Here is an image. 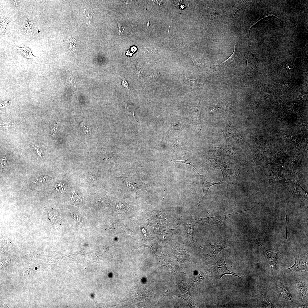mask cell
Returning <instances> with one entry per match:
<instances>
[{"instance_id":"cell-20","label":"cell","mask_w":308,"mask_h":308,"mask_svg":"<svg viewBox=\"0 0 308 308\" xmlns=\"http://www.w3.org/2000/svg\"><path fill=\"white\" fill-rule=\"evenodd\" d=\"M125 109L127 113L130 116H132L134 118L135 120L134 115V106H133L132 105L127 104L125 105Z\"/></svg>"},{"instance_id":"cell-12","label":"cell","mask_w":308,"mask_h":308,"mask_svg":"<svg viewBox=\"0 0 308 308\" xmlns=\"http://www.w3.org/2000/svg\"><path fill=\"white\" fill-rule=\"evenodd\" d=\"M171 253L178 259L185 258L188 255L185 252L183 246L179 244L175 248L172 249Z\"/></svg>"},{"instance_id":"cell-21","label":"cell","mask_w":308,"mask_h":308,"mask_svg":"<svg viewBox=\"0 0 308 308\" xmlns=\"http://www.w3.org/2000/svg\"><path fill=\"white\" fill-rule=\"evenodd\" d=\"M171 161L173 162V164L177 163H185L187 164L190 165L193 168L194 170L196 171H197V170L196 169L194 163L192 162L190 159H188L186 160L183 161H175L171 160Z\"/></svg>"},{"instance_id":"cell-4","label":"cell","mask_w":308,"mask_h":308,"mask_svg":"<svg viewBox=\"0 0 308 308\" xmlns=\"http://www.w3.org/2000/svg\"><path fill=\"white\" fill-rule=\"evenodd\" d=\"M292 254L295 259V262L292 267L283 270V273H288L295 271H307L308 270L307 259V257L302 255L298 254L294 252Z\"/></svg>"},{"instance_id":"cell-26","label":"cell","mask_w":308,"mask_h":308,"mask_svg":"<svg viewBox=\"0 0 308 308\" xmlns=\"http://www.w3.org/2000/svg\"><path fill=\"white\" fill-rule=\"evenodd\" d=\"M58 125L56 124H55L54 126V128L51 131V135L52 136H54V133H56V130L58 127Z\"/></svg>"},{"instance_id":"cell-16","label":"cell","mask_w":308,"mask_h":308,"mask_svg":"<svg viewBox=\"0 0 308 308\" xmlns=\"http://www.w3.org/2000/svg\"><path fill=\"white\" fill-rule=\"evenodd\" d=\"M50 220L52 222H60L61 217L58 212L56 211H52L49 213V215Z\"/></svg>"},{"instance_id":"cell-11","label":"cell","mask_w":308,"mask_h":308,"mask_svg":"<svg viewBox=\"0 0 308 308\" xmlns=\"http://www.w3.org/2000/svg\"><path fill=\"white\" fill-rule=\"evenodd\" d=\"M279 292L281 297L287 300H291V294L289 289L283 284L281 283L278 287Z\"/></svg>"},{"instance_id":"cell-19","label":"cell","mask_w":308,"mask_h":308,"mask_svg":"<svg viewBox=\"0 0 308 308\" xmlns=\"http://www.w3.org/2000/svg\"><path fill=\"white\" fill-rule=\"evenodd\" d=\"M199 78L196 79H191L188 78L183 77V82L190 86H195L197 84Z\"/></svg>"},{"instance_id":"cell-1","label":"cell","mask_w":308,"mask_h":308,"mask_svg":"<svg viewBox=\"0 0 308 308\" xmlns=\"http://www.w3.org/2000/svg\"><path fill=\"white\" fill-rule=\"evenodd\" d=\"M247 144L252 151V156L256 164H258L268 154L270 143L263 136L255 135Z\"/></svg>"},{"instance_id":"cell-24","label":"cell","mask_w":308,"mask_h":308,"mask_svg":"<svg viewBox=\"0 0 308 308\" xmlns=\"http://www.w3.org/2000/svg\"><path fill=\"white\" fill-rule=\"evenodd\" d=\"M7 158L5 157L1 158L0 160V165L2 168H3L6 166Z\"/></svg>"},{"instance_id":"cell-28","label":"cell","mask_w":308,"mask_h":308,"mask_svg":"<svg viewBox=\"0 0 308 308\" xmlns=\"http://www.w3.org/2000/svg\"><path fill=\"white\" fill-rule=\"evenodd\" d=\"M285 219H286V239L287 240V242H288V244H289V242L288 241V239H287V226H286V225H287L286 224H287V215H286Z\"/></svg>"},{"instance_id":"cell-13","label":"cell","mask_w":308,"mask_h":308,"mask_svg":"<svg viewBox=\"0 0 308 308\" xmlns=\"http://www.w3.org/2000/svg\"><path fill=\"white\" fill-rule=\"evenodd\" d=\"M296 281L300 297L302 298L306 297L307 295V285L302 280L297 279Z\"/></svg>"},{"instance_id":"cell-5","label":"cell","mask_w":308,"mask_h":308,"mask_svg":"<svg viewBox=\"0 0 308 308\" xmlns=\"http://www.w3.org/2000/svg\"><path fill=\"white\" fill-rule=\"evenodd\" d=\"M213 268L214 275L218 281L223 275L226 274H232L242 279L240 273L232 272L228 270L224 258L219 259L214 265Z\"/></svg>"},{"instance_id":"cell-15","label":"cell","mask_w":308,"mask_h":308,"mask_svg":"<svg viewBox=\"0 0 308 308\" xmlns=\"http://www.w3.org/2000/svg\"><path fill=\"white\" fill-rule=\"evenodd\" d=\"M94 13L92 9H88L85 10L84 14L83 20L84 23L86 25L90 23Z\"/></svg>"},{"instance_id":"cell-23","label":"cell","mask_w":308,"mask_h":308,"mask_svg":"<svg viewBox=\"0 0 308 308\" xmlns=\"http://www.w3.org/2000/svg\"><path fill=\"white\" fill-rule=\"evenodd\" d=\"M263 299L264 302L266 305L267 307L270 308L274 307V306L272 305V304L271 303V301L269 300L268 298L265 295H263Z\"/></svg>"},{"instance_id":"cell-17","label":"cell","mask_w":308,"mask_h":308,"mask_svg":"<svg viewBox=\"0 0 308 308\" xmlns=\"http://www.w3.org/2000/svg\"><path fill=\"white\" fill-rule=\"evenodd\" d=\"M234 49L232 54L227 60L222 62L220 65L223 67H227L234 60L236 52L237 49L234 44Z\"/></svg>"},{"instance_id":"cell-22","label":"cell","mask_w":308,"mask_h":308,"mask_svg":"<svg viewBox=\"0 0 308 308\" xmlns=\"http://www.w3.org/2000/svg\"><path fill=\"white\" fill-rule=\"evenodd\" d=\"M76 42L74 38H71L69 40L68 45L70 52H73L75 50Z\"/></svg>"},{"instance_id":"cell-9","label":"cell","mask_w":308,"mask_h":308,"mask_svg":"<svg viewBox=\"0 0 308 308\" xmlns=\"http://www.w3.org/2000/svg\"><path fill=\"white\" fill-rule=\"evenodd\" d=\"M185 223L184 231L185 237L189 242L194 245L193 234L196 223L193 222L191 224H188L186 222Z\"/></svg>"},{"instance_id":"cell-14","label":"cell","mask_w":308,"mask_h":308,"mask_svg":"<svg viewBox=\"0 0 308 308\" xmlns=\"http://www.w3.org/2000/svg\"><path fill=\"white\" fill-rule=\"evenodd\" d=\"M291 186L293 191H294L295 193L299 195L302 196H303L307 198L308 195V193L304 190L297 182H291L290 183Z\"/></svg>"},{"instance_id":"cell-6","label":"cell","mask_w":308,"mask_h":308,"mask_svg":"<svg viewBox=\"0 0 308 308\" xmlns=\"http://www.w3.org/2000/svg\"><path fill=\"white\" fill-rule=\"evenodd\" d=\"M224 136L227 139L233 141H243L242 136L235 127L232 123L228 124L223 132Z\"/></svg>"},{"instance_id":"cell-2","label":"cell","mask_w":308,"mask_h":308,"mask_svg":"<svg viewBox=\"0 0 308 308\" xmlns=\"http://www.w3.org/2000/svg\"><path fill=\"white\" fill-rule=\"evenodd\" d=\"M217 165L222 173V183H234L236 177L239 174V171L236 167L232 163L222 161H218Z\"/></svg>"},{"instance_id":"cell-29","label":"cell","mask_w":308,"mask_h":308,"mask_svg":"<svg viewBox=\"0 0 308 308\" xmlns=\"http://www.w3.org/2000/svg\"><path fill=\"white\" fill-rule=\"evenodd\" d=\"M149 21H148V22L147 23V26L148 27L149 26Z\"/></svg>"},{"instance_id":"cell-27","label":"cell","mask_w":308,"mask_h":308,"mask_svg":"<svg viewBox=\"0 0 308 308\" xmlns=\"http://www.w3.org/2000/svg\"><path fill=\"white\" fill-rule=\"evenodd\" d=\"M48 177V176H45L42 177V178L39 179H38V181H40L41 182H46V180L47 179V177Z\"/></svg>"},{"instance_id":"cell-18","label":"cell","mask_w":308,"mask_h":308,"mask_svg":"<svg viewBox=\"0 0 308 308\" xmlns=\"http://www.w3.org/2000/svg\"><path fill=\"white\" fill-rule=\"evenodd\" d=\"M118 25V27L116 30L119 35L126 36L128 32L127 30L125 29L123 26L122 25L117 21H116Z\"/></svg>"},{"instance_id":"cell-30","label":"cell","mask_w":308,"mask_h":308,"mask_svg":"<svg viewBox=\"0 0 308 308\" xmlns=\"http://www.w3.org/2000/svg\"><path fill=\"white\" fill-rule=\"evenodd\" d=\"M184 5H183V6H182V5H181V8H182V9H183V8H184L183 7H184Z\"/></svg>"},{"instance_id":"cell-10","label":"cell","mask_w":308,"mask_h":308,"mask_svg":"<svg viewBox=\"0 0 308 308\" xmlns=\"http://www.w3.org/2000/svg\"><path fill=\"white\" fill-rule=\"evenodd\" d=\"M210 251L207 255L210 257H214L215 258L216 255L224 248L226 247L224 244L220 243H215L211 245Z\"/></svg>"},{"instance_id":"cell-8","label":"cell","mask_w":308,"mask_h":308,"mask_svg":"<svg viewBox=\"0 0 308 308\" xmlns=\"http://www.w3.org/2000/svg\"><path fill=\"white\" fill-rule=\"evenodd\" d=\"M198 177L200 184L202 188L203 193L201 198L203 196H206L207 194L209 188L212 186L216 184H222V180L216 183H211L208 181L205 176L200 175L198 171L197 173Z\"/></svg>"},{"instance_id":"cell-3","label":"cell","mask_w":308,"mask_h":308,"mask_svg":"<svg viewBox=\"0 0 308 308\" xmlns=\"http://www.w3.org/2000/svg\"><path fill=\"white\" fill-rule=\"evenodd\" d=\"M257 242L258 246L262 251L263 255L270 265L271 273L278 271L276 268L277 264L282 257L281 254L279 252L272 249L265 247L261 244L255 237Z\"/></svg>"},{"instance_id":"cell-25","label":"cell","mask_w":308,"mask_h":308,"mask_svg":"<svg viewBox=\"0 0 308 308\" xmlns=\"http://www.w3.org/2000/svg\"><path fill=\"white\" fill-rule=\"evenodd\" d=\"M121 85L124 88H126L128 90L129 89V85L127 80L124 78H123L121 82Z\"/></svg>"},{"instance_id":"cell-7","label":"cell","mask_w":308,"mask_h":308,"mask_svg":"<svg viewBox=\"0 0 308 308\" xmlns=\"http://www.w3.org/2000/svg\"><path fill=\"white\" fill-rule=\"evenodd\" d=\"M261 87V91L260 98L255 109H256L263 102L267 100H269L273 102L278 103L273 93L270 91L267 85L262 84Z\"/></svg>"}]
</instances>
